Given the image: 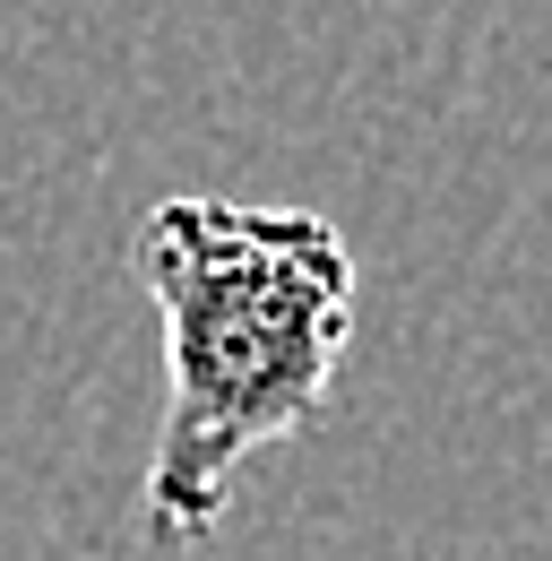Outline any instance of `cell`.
<instances>
[{"instance_id": "obj_1", "label": "cell", "mask_w": 552, "mask_h": 561, "mask_svg": "<svg viewBox=\"0 0 552 561\" xmlns=\"http://www.w3.org/2000/svg\"><path fill=\"white\" fill-rule=\"evenodd\" d=\"M130 268L164 329V423L138 510L156 553H191L225 527L233 476L329 415L363 277L329 216L251 199H156Z\"/></svg>"}]
</instances>
